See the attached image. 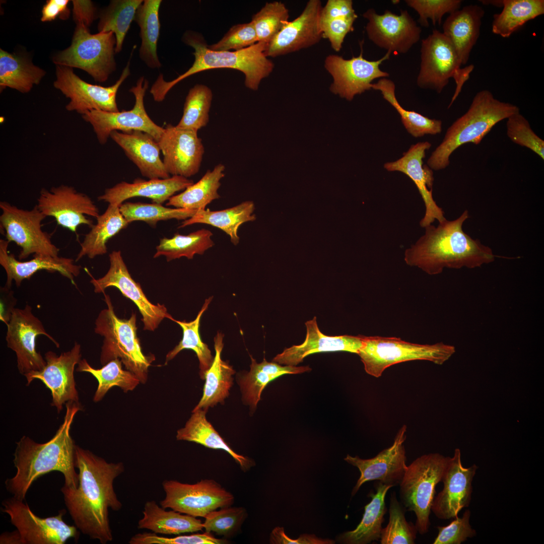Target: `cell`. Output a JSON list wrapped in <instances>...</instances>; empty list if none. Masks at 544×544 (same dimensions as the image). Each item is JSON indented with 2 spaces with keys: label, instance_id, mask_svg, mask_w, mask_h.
<instances>
[{
  "label": "cell",
  "instance_id": "b9f144b4",
  "mask_svg": "<svg viewBox=\"0 0 544 544\" xmlns=\"http://www.w3.org/2000/svg\"><path fill=\"white\" fill-rule=\"evenodd\" d=\"M502 7L500 13L493 16L492 31L503 38L544 14L543 0H503Z\"/></svg>",
  "mask_w": 544,
  "mask_h": 544
},
{
  "label": "cell",
  "instance_id": "cb8c5ba5",
  "mask_svg": "<svg viewBox=\"0 0 544 544\" xmlns=\"http://www.w3.org/2000/svg\"><path fill=\"white\" fill-rule=\"evenodd\" d=\"M478 468L475 464L463 467L460 451L455 449L443 473L441 481L443 488L432 503L431 511L437 518H454L461 509L469 506L472 491L471 483Z\"/></svg>",
  "mask_w": 544,
  "mask_h": 544
},
{
  "label": "cell",
  "instance_id": "6da1fadb",
  "mask_svg": "<svg viewBox=\"0 0 544 544\" xmlns=\"http://www.w3.org/2000/svg\"><path fill=\"white\" fill-rule=\"evenodd\" d=\"M75 467L79 469L77 489H60L75 526L91 539L106 544L113 540L109 509L120 510L122 504L113 488L114 480L125 470L123 462H108L89 450L76 445Z\"/></svg>",
  "mask_w": 544,
  "mask_h": 544
},
{
  "label": "cell",
  "instance_id": "f35d334b",
  "mask_svg": "<svg viewBox=\"0 0 544 544\" xmlns=\"http://www.w3.org/2000/svg\"><path fill=\"white\" fill-rule=\"evenodd\" d=\"M161 0H144L134 18L140 28L141 45L139 56L146 65L159 69L161 63L157 54V43L160 32L159 9Z\"/></svg>",
  "mask_w": 544,
  "mask_h": 544
},
{
  "label": "cell",
  "instance_id": "be15d7a7",
  "mask_svg": "<svg viewBox=\"0 0 544 544\" xmlns=\"http://www.w3.org/2000/svg\"><path fill=\"white\" fill-rule=\"evenodd\" d=\"M69 3L67 0L47 1L42 8L41 21H51L58 16L63 20L67 19L70 14Z\"/></svg>",
  "mask_w": 544,
  "mask_h": 544
},
{
  "label": "cell",
  "instance_id": "8d00e7d4",
  "mask_svg": "<svg viewBox=\"0 0 544 544\" xmlns=\"http://www.w3.org/2000/svg\"><path fill=\"white\" fill-rule=\"evenodd\" d=\"M255 206L252 201L247 200L227 209L211 211L198 210L191 218L184 220L179 228L195 224H205L217 227L230 236L231 242L237 245L240 238L238 234L239 227L243 223L254 221Z\"/></svg>",
  "mask_w": 544,
  "mask_h": 544
},
{
  "label": "cell",
  "instance_id": "4316f807",
  "mask_svg": "<svg viewBox=\"0 0 544 544\" xmlns=\"http://www.w3.org/2000/svg\"><path fill=\"white\" fill-rule=\"evenodd\" d=\"M306 334L301 344L285 349L273 359L280 365L296 366L309 355L322 352H347L358 354L365 335L328 336L319 329L316 317L305 323Z\"/></svg>",
  "mask_w": 544,
  "mask_h": 544
},
{
  "label": "cell",
  "instance_id": "ac0fdd59",
  "mask_svg": "<svg viewBox=\"0 0 544 544\" xmlns=\"http://www.w3.org/2000/svg\"><path fill=\"white\" fill-rule=\"evenodd\" d=\"M110 266L107 273L102 277L95 279L91 275L90 283L95 293H105L108 287L117 288L121 294L131 300L138 307L142 316L144 329L154 331L165 318L171 319L164 305H155L151 302L144 294L140 283L136 282L130 276L123 259L120 250L113 251L109 255Z\"/></svg>",
  "mask_w": 544,
  "mask_h": 544
},
{
  "label": "cell",
  "instance_id": "ba28073f",
  "mask_svg": "<svg viewBox=\"0 0 544 544\" xmlns=\"http://www.w3.org/2000/svg\"><path fill=\"white\" fill-rule=\"evenodd\" d=\"M449 458L438 453L418 457L407 465L399 485L401 503L406 511L415 513V525L422 535L429 531L435 487L442 481Z\"/></svg>",
  "mask_w": 544,
  "mask_h": 544
},
{
  "label": "cell",
  "instance_id": "680465c9",
  "mask_svg": "<svg viewBox=\"0 0 544 544\" xmlns=\"http://www.w3.org/2000/svg\"><path fill=\"white\" fill-rule=\"evenodd\" d=\"M470 511L466 510L461 517L456 516L448 525L437 526L439 532L433 544H460L476 535L469 523Z\"/></svg>",
  "mask_w": 544,
  "mask_h": 544
},
{
  "label": "cell",
  "instance_id": "3957f363",
  "mask_svg": "<svg viewBox=\"0 0 544 544\" xmlns=\"http://www.w3.org/2000/svg\"><path fill=\"white\" fill-rule=\"evenodd\" d=\"M468 218L465 210L454 220L445 219L437 227H425V234L405 251V263L435 275L444 268H473L494 261L496 255L491 248L463 231V224Z\"/></svg>",
  "mask_w": 544,
  "mask_h": 544
},
{
  "label": "cell",
  "instance_id": "8fae6325",
  "mask_svg": "<svg viewBox=\"0 0 544 544\" xmlns=\"http://www.w3.org/2000/svg\"><path fill=\"white\" fill-rule=\"evenodd\" d=\"M2 504V511L9 515L16 528L14 531L16 544H64L71 538L79 539L77 527L63 520L64 509L56 516L42 518L33 513L23 500L14 496L6 499Z\"/></svg>",
  "mask_w": 544,
  "mask_h": 544
},
{
  "label": "cell",
  "instance_id": "5b68a950",
  "mask_svg": "<svg viewBox=\"0 0 544 544\" xmlns=\"http://www.w3.org/2000/svg\"><path fill=\"white\" fill-rule=\"evenodd\" d=\"M518 112V106L497 99L490 91L478 92L467 111L447 129L442 142L428 159L427 165L434 170L446 168L455 150L467 143L479 144L497 123Z\"/></svg>",
  "mask_w": 544,
  "mask_h": 544
},
{
  "label": "cell",
  "instance_id": "d6a6232c",
  "mask_svg": "<svg viewBox=\"0 0 544 544\" xmlns=\"http://www.w3.org/2000/svg\"><path fill=\"white\" fill-rule=\"evenodd\" d=\"M391 486L380 482L375 484V493L370 494L371 501L365 506L362 519L357 527L346 531L336 537V541L345 544H367L379 540L386 512L385 496Z\"/></svg>",
  "mask_w": 544,
  "mask_h": 544
},
{
  "label": "cell",
  "instance_id": "9a60e30c",
  "mask_svg": "<svg viewBox=\"0 0 544 544\" xmlns=\"http://www.w3.org/2000/svg\"><path fill=\"white\" fill-rule=\"evenodd\" d=\"M130 59L129 58L118 80L109 87L88 83L77 76L73 68L56 65V79L53 85L70 99L66 109L81 115L91 110L119 111L116 95L120 86L130 75Z\"/></svg>",
  "mask_w": 544,
  "mask_h": 544
},
{
  "label": "cell",
  "instance_id": "e575fe53",
  "mask_svg": "<svg viewBox=\"0 0 544 544\" xmlns=\"http://www.w3.org/2000/svg\"><path fill=\"white\" fill-rule=\"evenodd\" d=\"M250 358V370L240 377L239 384L243 400L253 409L256 407L263 390L271 381L285 374H300L311 370L308 366H282L273 361L268 362L264 358L258 363L252 356Z\"/></svg>",
  "mask_w": 544,
  "mask_h": 544
},
{
  "label": "cell",
  "instance_id": "e0dca14e",
  "mask_svg": "<svg viewBox=\"0 0 544 544\" xmlns=\"http://www.w3.org/2000/svg\"><path fill=\"white\" fill-rule=\"evenodd\" d=\"M361 51L357 57L346 59L336 54H329L324 60V66L332 78L330 91L347 100L372 89V82L376 79L387 78L389 74L380 69L383 61L390 58L387 52L381 58L368 60Z\"/></svg>",
  "mask_w": 544,
  "mask_h": 544
},
{
  "label": "cell",
  "instance_id": "94428289",
  "mask_svg": "<svg viewBox=\"0 0 544 544\" xmlns=\"http://www.w3.org/2000/svg\"><path fill=\"white\" fill-rule=\"evenodd\" d=\"M269 542L273 544H333L335 541L318 537L313 534H302L297 539L287 535L283 527L277 526L271 532Z\"/></svg>",
  "mask_w": 544,
  "mask_h": 544
},
{
  "label": "cell",
  "instance_id": "f5cc1de1",
  "mask_svg": "<svg viewBox=\"0 0 544 544\" xmlns=\"http://www.w3.org/2000/svg\"><path fill=\"white\" fill-rule=\"evenodd\" d=\"M247 516L246 510L242 507L228 506L214 510L205 517L203 527L205 532H213L226 538L237 533Z\"/></svg>",
  "mask_w": 544,
  "mask_h": 544
},
{
  "label": "cell",
  "instance_id": "e7e4bbea",
  "mask_svg": "<svg viewBox=\"0 0 544 544\" xmlns=\"http://www.w3.org/2000/svg\"><path fill=\"white\" fill-rule=\"evenodd\" d=\"M73 18L75 22H83L88 27L96 18V9L91 1H73Z\"/></svg>",
  "mask_w": 544,
  "mask_h": 544
},
{
  "label": "cell",
  "instance_id": "681fc988",
  "mask_svg": "<svg viewBox=\"0 0 544 544\" xmlns=\"http://www.w3.org/2000/svg\"><path fill=\"white\" fill-rule=\"evenodd\" d=\"M119 210L128 223L143 221L155 226L160 221L170 219L186 220L197 211L183 208L172 209L156 203L125 202L119 206Z\"/></svg>",
  "mask_w": 544,
  "mask_h": 544
},
{
  "label": "cell",
  "instance_id": "83f0119b",
  "mask_svg": "<svg viewBox=\"0 0 544 544\" xmlns=\"http://www.w3.org/2000/svg\"><path fill=\"white\" fill-rule=\"evenodd\" d=\"M9 243L6 240H0V264L7 274L5 287L11 289L13 281L19 287L23 280L29 279L37 271L42 270L58 272L76 285L74 278L79 275L81 266L75 264L73 259L59 256L34 255L31 260L20 261L14 254L9 252Z\"/></svg>",
  "mask_w": 544,
  "mask_h": 544
},
{
  "label": "cell",
  "instance_id": "1f68e13d",
  "mask_svg": "<svg viewBox=\"0 0 544 544\" xmlns=\"http://www.w3.org/2000/svg\"><path fill=\"white\" fill-rule=\"evenodd\" d=\"M192 414L185 426L177 431L176 439L194 442L206 447L226 451L244 472L255 464L250 458L235 452L207 420V411L202 409L192 411Z\"/></svg>",
  "mask_w": 544,
  "mask_h": 544
},
{
  "label": "cell",
  "instance_id": "9c48e42d",
  "mask_svg": "<svg viewBox=\"0 0 544 544\" xmlns=\"http://www.w3.org/2000/svg\"><path fill=\"white\" fill-rule=\"evenodd\" d=\"M421 63L417 77L418 86L440 93L452 78L456 88L448 107L450 108L461 92L463 84L469 78L474 69L471 64L461 67V64L450 40L442 33L434 30L422 40Z\"/></svg>",
  "mask_w": 544,
  "mask_h": 544
},
{
  "label": "cell",
  "instance_id": "7402d4cb",
  "mask_svg": "<svg viewBox=\"0 0 544 544\" xmlns=\"http://www.w3.org/2000/svg\"><path fill=\"white\" fill-rule=\"evenodd\" d=\"M158 143L170 175L188 178L198 173L205 148L197 131L168 124Z\"/></svg>",
  "mask_w": 544,
  "mask_h": 544
},
{
  "label": "cell",
  "instance_id": "03108f58",
  "mask_svg": "<svg viewBox=\"0 0 544 544\" xmlns=\"http://www.w3.org/2000/svg\"><path fill=\"white\" fill-rule=\"evenodd\" d=\"M1 311L0 320L7 325L9 323L12 313L17 303V299L14 297V292L11 289L5 286L1 287Z\"/></svg>",
  "mask_w": 544,
  "mask_h": 544
},
{
  "label": "cell",
  "instance_id": "7a4b0ae2",
  "mask_svg": "<svg viewBox=\"0 0 544 544\" xmlns=\"http://www.w3.org/2000/svg\"><path fill=\"white\" fill-rule=\"evenodd\" d=\"M63 421L55 435L47 442L38 443L23 436L16 442L13 463L16 474L7 479V490L13 496L24 500L32 484L41 476L52 471L63 474L64 486L77 489L79 474L75 470L76 445L71 435V428L76 414L83 410L80 402L65 403Z\"/></svg>",
  "mask_w": 544,
  "mask_h": 544
},
{
  "label": "cell",
  "instance_id": "d4e9b609",
  "mask_svg": "<svg viewBox=\"0 0 544 544\" xmlns=\"http://www.w3.org/2000/svg\"><path fill=\"white\" fill-rule=\"evenodd\" d=\"M431 146V143L428 142L418 143L412 145L400 159L384 164V168L387 171L404 173L416 185L425 206L424 216L420 222V226L423 228L431 225L436 220L440 223L446 219L442 208L437 205L433 197L432 170L427 165L423 164L426 151Z\"/></svg>",
  "mask_w": 544,
  "mask_h": 544
},
{
  "label": "cell",
  "instance_id": "8992f818",
  "mask_svg": "<svg viewBox=\"0 0 544 544\" xmlns=\"http://www.w3.org/2000/svg\"><path fill=\"white\" fill-rule=\"evenodd\" d=\"M107 308L98 314L95 322V332L104 337L100 362L102 365L115 359L120 360L125 368L134 374L144 384L148 379V369L155 361L153 355H146L142 351L137 336V315L132 313L128 319L115 314L110 296L104 293Z\"/></svg>",
  "mask_w": 544,
  "mask_h": 544
},
{
  "label": "cell",
  "instance_id": "d590c367",
  "mask_svg": "<svg viewBox=\"0 0 544 544\" xmlns=\"http://www.w3.org/2000/svg\"><path fill=\"white\" fill-rule=\"evenodd\" d=\"M143 514L138 527L157 534H180L203 529V523L199 519L173 510L167 511L153 500L145 503Z\"/></svg>",
  "mask_w": 544,
  "mask_h": 544
},
{
  "label": "cell",
  "instance_id": "484cf974",
  "mask_svg": "<svg viewBox=\"0 0 544 544\" xmlns=\"http://www.w3.org/2000/svg\"><path fill=\"white\" fill-rule=\"evenodd\" d=\"M319 0H309L300 15L289 22L267 44V57H275L311 47L322 38L320 29L322 9Z\"/></svg>",
  "mask_w": 544,
  "mask_h": 544
},
{
  "label": "cell",
  "instance_id": "30bf717a",
  "mask_svg": "<svg viewBox=\"0 0 544 544\" xmlns=\"http://www.w3.org/2000/svg\"><path fill=\"white\" fill-rule=\"evenodd\" d=\"M70 46L53 57L56 65L80 69L98 82L106 81L116 69V38L112 32L91 34L82 22H76Z\"/></svg>",
  "mask_w": 544,
  "mask_h": 544
},
{
  "label": "cell",
  "instance_id": "4dcf8cb0",
  "mask_svg": "<svg viewBox=\"0 0 544 544\" xmlns=\"http://www.w3.org/2000/svg\"><path fill=\"white\" fill-rule=\"evenodd\" d=\"M483 8L470 5L450 14L443 24V33L453 44L461 65L465 64L480 34Z\"/></svg>",
  "mask_w": 544,
  "mask_h": 544
},
{
  "label": "cell",
  "instance_id": "f1b7e54d",
  "mask_svg": "<svg viewBox=\"0 0 544 544\" xmlns=\"http://www.w3.org/2000/svg\"><path fill=\"white\" fill-rule=\"evenodd\" d=\"M193 183L192 180L177 175L148 180L137 178L132 183L121 181L106 189L98 199L119 207L129 198L144 197L151 199L154 203L162 204L176 192L184 190Z\"/></svg>",
  "mask_w": 544,
  "mask_h": 544
},
{
  "label": "cell",
  "instance_id": "2e32d148",
  "mask_svg": "<svg viewBox=\"0 0 544 544\" xmlns=\"http://www.w3.org/2000/svg\"><path fill=\"white\" fill-rule=\"evenodd\" d=\"M41 335L59 348V343L46 332L42 322L33 314L30 305L27 304L23 309L14 310L7 325L6 341L7 347L16 353L18 369L24 376L40 371L46 365L45 359L36 349V337Z\"/></svg>",
  "mask_w": 544,
  "mask_h": 544
},
{
  "label": "cell",
  "instance_id": "60d3db41",
  "mask_svg": "<svg viewBox=\"0 0 544 544\" xmlns=\"http://www.w3.org/2000/svg\"><path fill=\"white\" fill-rule=\"evenodd\" d=\"M45 72L26 58L0 49V88L26 93L38 84Z\"/></svg>",
  "mask_w": 544,
  "mask_h": 544
},
{
  "label": "cell",
  "instance_id": "603a6c76",
  "mask_svg": "<svg viewBox=\"0 0 544 544\" xmlns=\"http://www.w3.org/2000/svg\"><path fill=\"white\" fill-rule=\"evenodd\" d=\"M406 426L403 425L397 432L393 444L380 451L375 457L362 459L348 454L344 460L357 467L360 477L352 491L354 496L365 483L377 480L384 484L394 487L399 485L407 465L404 442L406 439Z\"/></svg>",
  "mask_w": 544,
  "mask_h": 544
},
{
  "label": "cell",
  "instance_id": "91938a15",
  "mask_svg": "<svg viewBox=\"0 0 544 544\" xmlns=\"http://www.w3.org/2000/svg\"><path fill=\"white\" fill-rule=\"evenodd\" d=\"M358 16L320 21L322 38L327 39L336 52L341 49L346 35L354 29L353 25Z\"/></svg>",
  "mask_w": 544,
  "mask_h": 544
},
{
  "label": "cell",
  "instance_id": "7c38bea8",
  "mask_svg": "<svg viewBox=\"0 0 544 544\" xmlns=\"http://www.w3.org/2000/svg\"><path fill=\"white\" fill-rule=\"evenodd\" d=\"M1 226L5 231L6 240L21 248L20 260L32 254L56 257L59 249L52 243L50 235L41 229L46 218L36 205L31 210H25L10 203L0 202Z\"/></svg>",
  "mask_w": 544,
  "mask_h": 544
},
{
  "label": "cell",
  "instance_id": "f6af8a7d",
  "mask_svg": "<svg viewBox=\"0 0 544 544\" xmlns=\"http://www.w3.org/2000/svg\"><path fill=\"white\" fill-rule=\"evenodd\" d=\"M212 236L211 231L202 229L187 235L176 233L170 238H163L156 247L154 258L164 256L167 261L182 257L192 259L194 255L203 254L214 245Z\"/></svg>",
  "mask_w": 544,
  "mask_h": 544
},
{
  "label": "cell",
  "instance_id": "6125c7cd",
  "mask_svg": "<svg viewBox=\"0 0 544 544\" xmlns=\"http://www.w3.org/2000/svg\"><path fill=\"white\" fill-rule=\"evenodd\" d=\"M352 0H328L322 7L320 21L350 17L357 15Z\"/></svg>",
  "mask_w": 544,
  "mask_h": 544
},
{
  "label": "cell",
  "instance_id": "c3c4849f",
  "mask_svg": "<svg viewBox=\"0 0 544 544\" xmlns=\"http://www.w3.org/2000/svg\"><path fill=\"white\" fill-rule=\"evenodd\" d=\"M213 99L211 89L206 85L196 84L188 91L183 106V114L177 127L198 131L209 121Z\"/></svg>",
  "mask_w": 544,
  "mask_h": 544
},
{
  "label": "cell",
  "instance_id": "6f0895ef",
  "mask_svg": "<svg viewBox=\"0 0 544 544\" xmlns=\"http://www.w3.org/2000/svg\"><path fill=\"white\" fill-rule=\"evenodd\" d=\"M226 538H217L211 533L205 532L190 535L167 537L158 535L154 532L139 533L133 535L129 544H225L228 543Z\"/></svg>",
  "mask_w": 544,
  "mask_h": 544
},
{
  "label": "cell",
  "instance_id": "44dd1931",
  "mask_svg": "<svg viewBox=\"0 0 544 544\" xmlns=\"http://www.w3.org/2000/svg\"><path fill=\"white\" fill-rule=\"evenodd\" d=\"M81 358V346L76 342L70 350L59 355L52 351H48L44 355L45 367L40 371H33L24 375L27 385H29L35 379L42 381L51 391L52 397L51 405L55 406L58 413H60L66 402H79L74 371Z\"/></svg>",
  "mask_w": 544,
  "mask_h": 544
},
{
  "label": "cell",
  "instance_id": "9f6ffc18",
  "mask_svg": "<svg viewBox=\"0 0 544 544\" xmlns=\"http://www.w3.org/2000/svg\"><path fill=\"white\" fill-rule=\"evenodd\" d=\"M258 42L257 36L251 22L232 26L217 43L208 46L214 51L239 50Z\"/></svg>",
  "mask_w": 544,
  "mask_h": 544
},
{
  "label": "cell",
  "instance_id": "5bb4252c",
  "mask_svg": "<svg viewBox=\"0 0 544 544\" xmlns=\"http://www.w3.org/2000/svg\"><path fill=\"white\" fill-rule=\"evenodd\" d=\"M149 87V81L144 76L138 79L129 92L134 96L135 102L129 110L109 112L91 110L82 115L90 123L101 145L105 144L113 131L128 132L139 130L149 133L157 142L164 128L155 123L149 117L144 105V97Z\"/></svg>",
  "mask_w": 544,
  "mask_h": 544
},
{
  "label": "cell",
  "instance_id": "52a82bcc",
  "mask_svg": "<svg viewBox=\"0 0 544 544\" xmlns=\"http://www.w3.org/2000/svg\"><path fill=\"white\" fill-rule=\"evenodd\" d=\"M455 352L454 346L442 342L419 344L396 337L365 336L358 355L366 372L378 378L387 368L406 361L426 360L442 365Z\"/></svg>",
  "mask_w": 544,
  "mask_h": 544
},
{
  "label": "cell",
  "instance_id": "7bdbcfd3",
  "mask_svg": "<svg viewBox=\"0 0 544 544\" xmlns=\"http://www.w3.org/2000/svg\"><path fill=\"white\" fill-rule=\"evenodd\" d=\"M119 359H113L100 369H95L85 359H81L77 371L91 374L98 384L93 397L95 402L100 401L108 391L114 386L119 387L124 392L133 390L140 383L139 378L132 372L124 370Z\"/></svg>",
  "mask_w": 544,
  "mask_h": 544
},
{
  "label": "cell",
  "instance_id": "277c9868",
  "mask_svg": "<svg viewBox=\"0 0 544 544\" xmlns=\"http://www.w3.org/2000/svg\"><path fill=\"white\" fill-rule=\"evenodd\" d=\"M182 40L194 49V62L184 73L171 81H166L163 75L159 74L151 89L154 97L159 101L164 100L170 89L183 80L214 69L228 68L242 72L246 87L256 91L261 81L271 74L275 66L265 55L266 43L263 42H258L239 50L217 51L210 49L202 35L194 31H187Z\"/></svg>",
  "mask_w": 544,
  "mask_h": 544
},
{
  "label": "cell",
  "instance_id": "ee69618b",
  "mask_svg": "<svg viewBox=\"0 0 544 544\" xmlns=\"http://www.w3.org/2000/svg\"><path fill=\"white\" fill-rule=\"evenodd\" d=\"M372 89L381 92L383 98L399 113L403 125L412 136L418 138L441 132L442 123L440 120L429 118L415 111L406 110L400 105L395 97V84L391 80L380 78L377 83L372 84Z\"/></svg>",
  "mask_w": 544,
  "mask_h": 544
},
{
  "label": "cell",
  "instance_id": "bcb514c9",
  "mask_svg": "<svg viewBox=\"0 0 544 544\" xmlns=\"http://www.w3.org/2000/svg\"><path fill=\"white\" fill-rule=\"evenodd\" d=\"M143 0H113L101 12L99 32H112L116 38L115 53L120 52L131 24Z\"/></svg>",
  "mask_w": 544,
  "mask_h": 544
},
{
  "label": "cell",
  "instance_id": "836d02e7",
  "mask_svg": "<svg viewBox=\"0 0 544 544\" xmlns=\"http://www.w3.org/2000/svg\"><path fill=\"white\" fill-rule=\"evenodd\" d=\"M224 335L220 332L214 338L215 355L211 367L204 375L205 383L202 396L193 410L202 409L207 411L218 403L223 402L229 395L233 384V375L235 371L233 367L221 358L223 348Z\"/></svg>",
  "mask_w": 544,
  "mask_h": 544
},
{
  "label": "cell",
  "instance_id": "816d5d0a",
  "mask_svg": "<svg viewBox=\"0 0 544 544\" xmlns=\"http://www.w3.org/2000/svg\"><path fill=\"white\" fill-rule=\"evenodd\" d=\"M289 10L281 2H267L251 19L258 42L267 44L289 22Z\"/></svg>",
  "mask_w": 544,
  "mask_h": 544
},
{
  "label": "cell",
  "instance_id": "74e56055",
  "mask_svg": "<svg viewBox=\"0 0 544 544\" xmlns=\"http://www.w3.org/2000/svg\"><path fill=\"white\" fill-rule=\"evenodd\" d=\"M96 219V224L91 227V230L81 243V249L76 261L86 255L92 259L106 254L108 240L129 224L121 213L119 207L112 205H108L105 212Z\"/></svg>",
  "mask_w": 544,
  "mask_h": 544
},
{
  "label": "cell",
  "instance_id": "f907efd6",
  "mask_svg": "<svg viewBox=\"0 0 544 544\" xmlns=\"http://www.w3.org/2000/svg\"><path fill=\"white\" fill-rule=\"evenodd\" d=\"M405 509L399 502L394 492L391 493L389 508V522L382 528L380 542L381 544H414L418 532L412 522L406 521Z\"/></svg>",
  "mask_w": 544,
  "mask_h": 544
},
{
  "label": "cell",
  "instance_id": "4fadbf2b",
  "mask_svg": "<svg viewBox=\"0 0 544 544\" xmlns=\"http://www.w3.org/2000/svg\"><path fill=\"white\" fill-rule=\"evenodd\" d=\"M162 487L166 494L161 506L195 517L205 518L210 512L231 506L233 495L213 480H202L195 484L165 480Z\"/></svg>",
  "mask_w": 544,
  "mask_h": 544
},
{
  "label": "cell",
  "instance_id": "11a10c76",
  "mask_svg": "<svg viewBox=\"0 0 544 544\" xmlns=\"http://www.w3.org/2000/svg\"><path fill=\"white\" fill-rule=\"evenodd\" d=\"M407 5L417 12L419 22L424 27H429L428 20L433 24L440 25L443 16L460 9V0H405Z\"/></svg>",
  "mask_w": 544,
  "mask_h": 544
},
{
  "label": "cell",
  "instance_id": "ab89813d",
  "mask_svg": "<svg viewBox=\"0 0 544 544\" xmlns=\"http://www.w3.org/2000/svg\"><path fill=\"white\" fill-rule=\"evenodd\" d=\"M225 166L220 163L212 170H208L196 183L171 197L166 206L196 211L205 210L212 201L220 197L218 189L221 185L220 180L225 176Z\"/></svg>",
  "mask_w": 544,
  "mask_h": 544
},
{
  "label": "cell",
  "instance_id": "ffe728a7",
  "mask_svg": "<svg viewBox=\"0 0 544 544\" xmlns=\"http://www.w3.org/2000/svg\"><path fill=\"white\" fill-rule=\"evenodd\" d=\"M363 17L368 20L365 29L369 39L391 54L407 52L420 39L421 28L406 10H401L399 15L389 10L379 14L369 9Z\"/></svg>",
  "mask_w": 544,
  "mask_h": 544
},
{
  "label": "cell",
  "instance_id": "f546056e",
  "mask_svg": "<svg viewBox=\"0 0 544 544\" xmlns=\"http://www.w3.org/2000/svg\"><path fill=\"white\" fill-rule=\"evenodd\" d=\"M110 138L123 150L143 176L149 179L170 177L160 157L158 143L149 133L139 130H116L111 133Z\"/></svg>",
  "mask_w": 544,
  "mask_h": 544
},
{
  "label": "cell",
  "instance_id": "db71d44e",
  "mask_svg": "<svg viewBox=\"0 0 544 544\" xmlns=\"http://www.w3.org/2000/svg\"><path fill=\"white\" fill-rule=\"evenodd\" d=\"M507 135L516 144L527 148L544 159V142L532 129L519 112L507 118Z\"/></svg>",
  "mask_w": 544,
  "mask_h": 544
},
{
  "label": "cell",
  "instance_id": "7dc6e473",
  "mask_svg": "<svg viewBox=\"0 0 544 544\" xmlns=\"http://www.w3.org/2000/svg\"><path fill=\"white\" fill-rule=\"evenodd\" d=\"M213 299V296L206 299L201 309L195 319L189 322L179 321L173 317L171 320L178 324L182 329L183 336L179 344L166 355L165 364L172 360L180 352L184 349H190L194 351L199 363V376L204 380L206 371L211 367L214 360L211 351L208 345L204 343L200 337L199 328L200 321L203 313L208 309Z\"/></svg>",
  "mask_w": 544,
  "mask_h": 544
},
{
  "label": "cell",
  "instance_id": "d6986e66",
  "mask_svg": "<svg viewBox=\"0 0 544 544\" xmlns=\"http://www.w3.org/2000/svg\"><path fill=\"white\" fill-rule=\"evenodd\" d=\"M36 206L46 217H53L58 225L75 233L81 225H93L86 215L95 218L100 215L89 196L63 184L49 190L42 188Z\"/></svg>",
  "mask_w": 544,
  "mask_h": 544
},
{
  "label": "cell",
  "instance_id": "003e7915",
  "mask_svg": "<svg viewBox=\"0 0 544 544\" xmlns=\"http://www.w3.org/2000/svg\"><path fill=\"white\" fill-rule=\"evenodd\" d=\"M480 2H481V3L482 4H483L484 5H491L492 6L498 7H502L503 6V0H500V1H499V0H498V1L497 0H496V1H495V0H494V1L493 0V1H491V0H490V1H483L482 0V1H480Z\"/></svg>",
  "mask_w": 544,
  "mask_h": 544
}]
</instances>
